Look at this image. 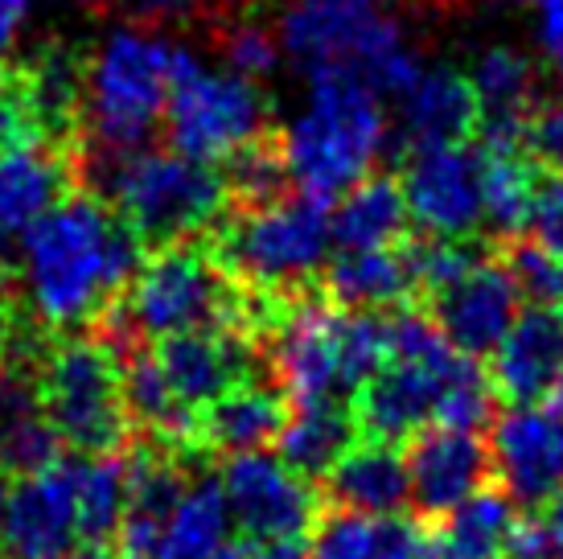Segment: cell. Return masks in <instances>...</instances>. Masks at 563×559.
I'll use <instances>...</instances> for the list:
<instances>
[{
  "mask_svg": "<svg viewBox=\"0 0 563 559\" xmlns=\"http://www.w3.org/2000/svg\"><path fill=\"white\" fill-rule=\"evenodd\" d=\"M75 559H141L132 556L128 547H108V544H91V547H79V556Z\"/></svg>",
  "mask_w": 563,
  "mask_h": 559,
  "instance_id": "7dc6e473",
  "label": "cell"
},
{
  "mask_svg": "<svg viewBox=\"0 0 563 559\" xmlns=\"http://www.w3.org/2000/svg\"><path fill=\"white\" fill-rule=\"evenodd\" d=\"M120 305L141 338L243 326V284L219 264L214 251L194 243L161 248L148 264H141Z\"/></svg>",
  "mask_w": 563,
  "mask_h": 559,
  "instance_id": "52a82bcc",
  "label": "cell"
},
{
  "mask_svg": "<svg viewBox=\"0 0 563 559\" xmlns=\"http://www.w3.org/2000/svg\"><path fill=\"white\" fill-rule=\"evenodd\" d=\"M25 17H30V0H0V66L9 63Z\"/></svg>",
  "mask_w": 563,
  "mask_h": 559,
  "instance_id": "7bdbcfd3",
  "label": "cell"
},
{
  "mask_svg": "<svg viewBox=\"0 0 563 559\" xmlns=\"http://www.w3.org/2000/svg\"><path fill=\"white\" fill-rule=\"evenodd\" d=\"M222 46V58H227V70H235L243 78H267L276 75V66H280V37L260 25V21H235V25H227L219 37Z\"/></svg>",
  "mask_w": 563,
  "mask_h": 559,
  "instance_id": "74e56055",
  "label": "cell"
},
{
  "mask_svg": "<svg viewBox=\"0 0 563 559\" xmlns=\"http://www.w3.org/2000/svg\"><path fill=\"white\" fill-rule=\"evenodd\" d=\"M555 559H563V551H560V556H555Z\"/></svg>",
  "mask_w": 563,
  "mask_h": 559,
  "instance_id": "11a10c76",
  "label": "cell"
},
{
  "mask_svg": "<svg viewBox=\"0 0 563 559\" xmlns=\"http://www.w3.org/2000/svg\"><path fill=\"white\" fill-rule=\"evenodd\" d=\"M325 296L338 309L354 313H387L407 305L416 293L407 251L399 248H371V251H342L321 276Z\"/></svg>",
  "mask_w": 563,
  "mask_h": 559,
  "instance_id": "484cf974",
  "label": "cell"
},
{
  "mask_svg": "<svg viewBox=\"0 0 563 559\" xmlns=\"http://www.w3.org/2000/svg\"><path fill=\"white\" fill-rule=\"evenodd\" d=\"M58 432L49 428L37 371L0 354V469L4 473H37L58 461Z\"/></svg>",
  "mask_w": 563,
  "mask_h": 559,
  "instance_id": "ffe728a7",
  "label": "cell"
},
{
  "mask_svg": "<svg viewBox=\"0 0 563 559\" xmlns=\"http://www.w3.org/2000/svg\"><path fill=\"white\" fill-rule=\"evenodd\" d=\"M82 547L79 490L70 461L25 473L9 490L0 511V556L4 559H66Z\"/></svg>",
  "mask_w": 563,
  "mask_h": 559,
  "instance_id": "7c38bea8",
  "label": "cell"
},
{
  "mask_svg": "<svg viewBox=\"0 0 563 559\" xmlns=\"http://www.w3.org/2000/svg\"><path fill=\"white\" fill-rule=\"evenodd\" d=\"M407 485L411 502L420 514H449L465 497L489 485L494 478V457L489 445L470 428H444L432 424L411 436L407 449Z\"/></svg>",
  "mask_w": 563,
  "mask_h": 559,
  "instance_id": "2e32d148",
  "label": "cell"
},
{
  "mask_svg": "<svg viewBox=\"0 0 563 559\" xmlns=\"http://www.w3.org/2000/svg\"><path fill=\"white\" fill-rule=\"evenodd\" d=\"M333 248L329 206L313 198H280L272 206L227 215L214 227L210 251L255 293H309Z\"/></svg>",
  "mask_w": 563,
  "mask_h": 559,
  "instance_id": "5b68a950",
  "label": "cell"
},
{
  "mask_svg": "<svg viewBox=\"0 0 563 559\" xmlns=\"http://www.w3.org/2000/svg\"><path fill=\"white\" fill-rule=\"evenodd\" d=\"M21 326V313H16V296H13V276L0 272V346L9 342V333Z\"/></svg>",
  "mask_w": 563,
  "mask_h": 559,
  "instance_id": "f6af8a7d",
  "label": "cell"
},
{
  "mask_svg": "<svg viewBox=\"0 0 563 559\" xmlns=\"http://www.w3.org/2000/svg\"><path fill=\"white\" fill-rule=\"evenodd\" d=\"M563 374V309L531 305L489 354V383L510 407L543 404Z\"/></svg>",
  "mask_w": 563,
  "mask_h": 559,
  "instance_id": "d6986e66",
  "label": "cell"
},
{
  "mask_svg": "<svg viewBox=\"0 0 563 559\" xmlns=\"http://www.w3.org/2000/svg\"><path fill=\"white\" fill-rule=\"evenodd\" d=\"M181 58H186V46L144 25L108 33L91 63L82 66L79 140H87V153H141L165 120V103H169Z\"/></svg>",
  "mask_w": 563,
  "mask_h": 559,
  "instance_id": "277c9868",
  "label": "cell"
},
{
  "mask_svg": "<svg viewBox=\"0 0 563 559\" xmlns=\"http://www.w3.org/2000/svg\"><path fill=\"white\" fill-rule=\"evenodd\" d=\"M527 231H531V239L539 243V248H548L551 255H560L563 260V173L539 177Z\"/></svg>",
  "mask_w": 563,
  "mask_h": 559,
  "instance_id": "ab89813d",
  "label": "cell"
},
{
  "mask_svg": "<svg viewBox=\"0 0 563 559\" xmlns=\"http://www.w3.org/2000/svg\"><path fill=\"white\" fill-rule=\"evenodd\" d=\"M186 465L181 452H169L161 445L132 452L128 461V511L120 523V547L132 556L153 559L161 544V530L169 523L173 506L186 494Z\"/></svg>",
  "mask_w": 563,
  "mask_h": 559,
  "instance_id": "7402d4cb",
  "label": "cell"
},
{
  "mask_svg": "<svg viewBox=\"0 0 563 559\" xmlns=\"http://www.w3.org/2000/svg\"><path fill=\"white\" fill-rule=\"evenodd\" d=\"M231 518L247 530L251 539H288L305 544L321 514V497L313 482L300 478L280 457L260 452H235L219 473Z\"/></svg>",
  "mask_w": 563,
  "mask_h": 559,
  "instance_id": "30bf717a",
  "label": "cell"
},
{
  "mask_svg": "<svg viewBox=\"0 0 563 559\" xmlns=\"http://www.w3.org/2000/svg\"><path fill=\"white\" fill-rule=\"evenodd\" d=\"M214 559H305L300 544L288 539H239V544H222V551Z\"/></svg>",
  "mask_w": 563,
  "mask_h": 559,
  "instance_id": "b9f144b4",
  "label": "cell"
},
{
  "mask_svg": "<svg viewBox=\"0 0 563 559\" xmlns=\"http://www.w3.org/2000/svg\"><path fill=\"white\" fill-rule=\"evenodd\" d=\"M79 173L103 186V198L136 231L144 248H177L194 234L214 231L231 215V189L219 165L186 153H79Z\"/></svg>",
  "mask_w": 563,
  "mask_h": 559,
  "instance_id": "3957f363",
  "label": "cell"
},
{
  "mask_svg": "<svg viewBox=\"0 0 563 559\" xmlns=\"http://www.w3.org/2000/svg\"><path fill=\"white\" fill-rule=\"evenodd\" d=\"M132 13L141 21H177V17H189L202 0H128Z\"/></svg>",
  "mask_w": 563,
  "mask_h": 559,
  "instance_id": "ee69618b",
  "label": "cell"
},
{
  "mask_svg": "<svg viewBox=\"0 0 563 559\" xmlns=\"http://www.w3.org/2000/svg\"><path fill=\"white\" fill-rule=\"evenodd\" d=\"M16 149H54L33 99L25 63L0 66V153H16Z\"/></svg>",
  "mask_w": 563,
  "mask_h": 559,
  "instance_id": "d590c367",
  "label": "cell"
},
{
  "mask_svg": "<svg viewBox=\"0 0 563 559\" xmlns=\"http://www.w3.org/2000/svg\"><path fill=\"white\" fill-rule=\"evenodd\" d=\"M404 198L411 222L437 239H473L482 231V149L428 144L407 149Z\"/></svg>",
  "mask_w": 563,
  "mask_h": 559,
  "instance_id": "8fae6325",
  "label": "cell"
},
{
  "mask_svg": "<svg viewBox=\"0 0 563 559\" xmlns=\"http://www.w3.org/2000/svg\"><path fill=\"white\" fill-rule=\"evenodd\" d=\"M75 4H95V0H75Z\"/></svg>",
  "mask_w": 563,
  "mask_h": 559,
  "instance_id": "db71d44e",
  "label": "cell"
},
{
  "mask_svg": "<svg viewBox=\"0 0 563 559\" xmlns=\"http://www.w3.org/2000/svg\"><path fill=\"white\" fill-rule=\"evenodd\" d=\"M354 4H378V0H354Z\"/></svg>",
  "mask_w": 563,
  "mask_h": 559,
  "instance_id": "f5cc1de1",
  "label": "cell"
},
{
  "mask_svg": "<svg viewBox=\"0 0 563 559\" xmlns=\"http://www.w3.org/2000/svg\"><path fill=\"white\" fill-rule=\"evenodd\" d=\"M407 222V198L404 186L395 177H362L358 186H350L338 198L329 215L333 243L342 251H371V248H395L404 239Z\"/></svg>",
  "mask_w": 563,
  "mask_h": 559,
  "instance_id": "83f0119b",
  "label": "cell"
},
{
  "mask_svg": "<svg viewBox=\"0 0 563 559\" xmlns=\"http://www.w3.org/2000/svg\"><path fill=\"white\" fill-rule=\"evenodd\" d=\"M37 391L46 407L49 428L63 445L82 457L120 452L128 445V407L120 358L99 338L70 333L63 342H49L37 358Z\"/></svg>",
  "mask_w": 563,
  "mask_h": 559,
  "instance_id": "8992f818",
  "label": "cell"
},
{
  "mask_svg": "<svg viewBox=\"0 0 563 559\" xmlns=\"http://www.w3.org/2000/svg\"><path fill=\"white\" fill-rule=\"evenodd\" d=\"M284 419H288V395L272 387L264 379H247L219 395L210 407L198 416V436L202 449L214 452H260L272 440H280Z\"/></svg>",
  "mask_w": 563,
  "mask_h": 559,
  "instance_id": "cb8c5ba5",
  "label": "cell"
},
{
  "mask_svg": "<svg viewBox=\"0 0 563 559\" xmlns=\"http://www.w3.org/2000/svg\"><path fill=\"white\" fill-rule=\"evenodd\" d=\"M482 103L470 75L453 66H428L416 87L404 95V140L407 149L428 144H465L477 132Z\"/></svg>",
  "mask_w": 563,
  "mask_h": 559,
  "instance_id": "603a6c76",
  "label": "cell"
},
{
  "mask_svg": "<svg viewBox=\"0 0 563 559\" xmlns=\"http://www.w3.org/2000/svg\"><path fill=\"white\" fill-rule=\"evenodd\" d=\"M70 469H75V490H79L82 547L111 544L128 511V461L115 452H99V457L79 452V461H70Z\"/></svg>",
  "mask_w": 563,
  "mask_h": 559,
  "instance_id": "f546056e",
  "label": "cell"
},
{
  "mask_svg": "<svg viewBox=\"0 0 563 559\" xmlns=\"http://www.w3.org/2000/svg\"><path fill=\"white\" fill-rule=\"evenodd\" d=\"M214 4H243V0H214Z\"/></svg>",
  "mask_w": 563,
  "mask_h": 559,
  "instance_id": "f907efd6",
  "label": "cell"
},
{
  "mask_svg": "<svg viewBox=\"0 0 563 559\" xmlns=\"http://www.w3.org/2000/svg\"><path fill=\"white\" fill-rule=\"evenodd\" d=\"M461 350H440L432 358H387V366L354 395L358 432L371 440H404L437 424L444 374Z\"/></svg>",
  "mask_w": 563,
  "mask_h": 559,
  "instance_id": "9a60e30c",
  "label": "cell"
},
{
  "mask_svg": "<svg viewBox=\"0 0 563 559\" xmlns=\"http://www.w3.org/2000/svg\"><path fill=\"white\" fill-rule=\"evenodd\" d=\"M470 83L477 91L482 116H527L534 108L539 70L527 54H518L510 46H494L477 58Z\"/></svg>",
  "mask_w": 563,
  "mask_h": 559,
  "instance_id": "d6a6232c",
  "label": "cell"
},
{
  "mask_svg": "<svg viewBox=\"0 0 563 559\" xmlns=\"http://www.w3.org/2000/svg\"><path fill=\"white\" fill-rule=\"evenodd\" d=\"M432 535L407 514H354L333 511L317 523L309 559H428Z\"/></svg>",
  "mask_w": 563,
  "mask_h": 559,
  "instance_id": "d4e9b609",
  "label": "cell"
},
{
  "mask_svg": "<svg viewBox=\"0 0 563 559\" xmlns=\"http://www.w3.org/2000/svg\"><path fill=\"white\" fill-rule=\"evenodd\" d=\"M522 156L539 173H563V99H534L522 124Z\"/></svg>",
  "mask_w": 563,
  "mask_h": 559,
  "instance_id": "f35d334b",
  "label": "cell"
},
{
  "mask_svg": "<svg viewBox=\"0 0 563 559\" xmlns=\"http://www.w3.org/2000/svg\"><path fill=\"white\" fill-rule=\"evenodd\" d=\"M75 177H79V161L63 149L0 153V272L13 276L21 234L63 202Z\"/></svg>",
  "mask_w": 563,
  "mask_h": 559,
  "instance_id": "ac0fdd59",
  "label": "cell"
},
{
  "mask_svg": "<svg viewBox=\"0 0 563 559\" xmlns=\"http://www.w3.org/2000/svg\"><path fill=\"white\" fill-rule=\"evenodd\" d=\"M501 264L515 280L518 296L527 305H548L563 309V260L539 248L534 239H506L501 243Z\"/></svg>",
  "mask_w": 563,
  "mask_h": 559,
  "instance_id": "8d00e7d4",
  "label": "cell"
},
{
  "mask_svg": "<svg viewBox=\"0 0 563 559\" xmlns=\"http://www.w3.org/2000/svg\"><path fill=\"white\" fill-rule=\"evenodd\" d=\"M144 243L103 198L66 194L16 243L25 305L46 329L99 321L141 272Z\"/></svg>",
  "mask_w": 563,
  "mask_h": 559,
  "instance_id": "6da1fadb",
  "label": "cell"
},
{
  "mask_svg": "<svg viewBox=\"0 0 563 559\" xmlns=\"http://www.w3.org/2000/svg\"><path fill=\"white\" fill-rule=\"evenodd\" d=\"M231 506L219 478H198L186 485L181 502L173 506L169 523L161 530L153 559H214L231 535Z\"/></svg>",
  "mask_w": 563,
  "mask_h": 559,
  "instance_id": "f1b7e54d",
  "label": "cell"
},
{
  "mask_svg": "<svg viewBox=\"0 0 563 559\" xmlns=\"http://www.w3.org/2000/svg\"><path fill=\"white\" fill-rule=\"evenodd\" d=\"M325 490L333 511L354 514H399L411 502L407 461L391 440H354L342 461L325 473Z\"/></svg>",
  "mask_w": 563,
  "mask_h": 559,
  "instance_id": "44dd1931",
  "label": "cell"
},
{
  "mask_svg": "<svg viewBox=\"0 0 563 559\" xmlns=\"http://www.w3.org/2000/svg\"><path fill=\"white\" fill-rule=\"evenodd\" d=\"M494 4H522V0H494Z\"/></svg>",
  "mask_w": 563,
  "mask_h": 559,
  "instance_id": "816d5d0a",
  "label": "cell"
},
{
  "mask_svg": "<svg viewBox=\"0 0 563 559\" xmlns=\"http://www.w3.org/2000/svg\"><path fill=\"white\" fill-rule=\"evenodd\" d=\"M551 407L563 412V374H560V383H555V391H551Z\"/></svg>",
  "mask_w": 563,
  "mask_h": 559,
  "instance_id": "c3c4849f",
  "label": "cell"
},
{
  "mask_svg": "<svg viewBox=\"0 0 563 559\" xmlns=\"http://www.w3.org/2000/svg\"><path fill=\"white\" fill-rule=\"evenodd\" d=\"M358 440V416L350 399H313L292 404L280 432V461L292 465L300 478H325L342 461V452Z\"/></svg>",
  "mask_w": 563,
  "mask_h": 559,
  "instance_id": "4316f807",
  "label": "cell"
},
{
  "mask_svg": "<svg viewBox=\"0 0 563 559\" xmlns=\"http://www.w3.org/2000/svg\"><path fill=\"white\" fill-rule=\"evenodd\" d=\"M518 288L501 260H482L465 276L432 296V321L453 350L470 358H489L518 317Z\"/></svg>",
  "mask_w": 563,
  "mask_h": 559,
  "instance_id": "e0dca14e",
  "label": "cell"
},
{
  "mask_svg": "<svg viewBox=\"0 0 563 559\" xmlns=\"http://www.w3.org/2000/svg\"><path fill=\"white\" fill-rule=\"evenodd\" d=\"M539 46L548 54V63L563 75V0H539Z\"/></svg>",
  "mask_w": 563,
  "mask_h": 559,
  "instance_id": "60d3db41",
  "label": "cell"
},
{
  "mask_svg": "<svg viewBox=\"0 0 563 559\" xmlns=\"http://www.w3.org/2000/svg\"><path fill=\"white\" fill-rule=\"evenodd\" d=\"M153 358L169 379L173 395L198 416L231 387L260 379V338L243 326L173 333V338H161Z\"/></svg>",
  "mask_w": 563,
  "mask_h": 559,
  "instance_id": "5bb4252c",
  "label": "cell"
},
{
  "mask_svg": "<svg viewBox=\"0 0 563 559\" xmlns=\"http://www.w3.org/2000/svg\"><path fill=\"white\" fill-rule=\"evenodd\" d=\"M548 530H551V539H555V547L563 551V490L555 497H551V506H548Z\"/></svg>",
  "mask_w": 563,
  "mask_h": 559,
  "instance_id": "bcb514c9",
  "label": "cell"
},
{
  "mask_svg": "<svg viewBox=\"0 0 563 559\" xmlns=\"http://www.w3.org/2000/svg\"><path fill=\"white\" fill-rule=\"evenodd\" d=\"M498 490L522 511H548L563 490V412L518 404L501 412L489 436Z\"/></svg>",
  "mask_w": 563,
  "mask_h": 559,
  "instance_id": "4fadbf2b",
  "label": "cell"
},
{
  "mask_svg": "<svg viewBox=\"0 0 563 559\" xmlns=\"http://www.w3.org/2000/svg\"><path fill=\"white\" fill-rule=\"evenodd\" d=\"M305 75L309 103L276 144L300 198L329 206L362 177H371L387 149V111L375 87L345 66H321Z\"/></svg>",
  "mask_w": 563,
  "mask_h": 559,
  "instance_id": "7a4b0ae2",
  "label": "cell"
},
{
  "mask_svg": "<svg viewBox=\"0 0 563 559\" xmlns=\"http://www.w3.org/2000/svg\"><path fill=\"white\" fill-rule=\"evenodd\" d=\"M539 169L522 153H482V227L506 239L531 222Z\"/></svg>",
  "mask_w": 563,
  "mask_h": 559,
  "instance_id": "4dcf8cb0",
  "label": "cell"
},
{
  "mask_svg": "<svg viewBox=\"0 0 563 559\" xmlns=\"http://www.w3.org/2000/svg\"><path fill=\"white\" fill-rule=\"evenodd\" d=\"M227 165V189H231V202L239 210H255V206H272L284 198V189L292 186L288 182V169H284V156L276 136H260L255 144L239 149Z\"/></svg>",
  "mask_w": 563,
  "mask_h": 559,
  "instance_id": "836d02e7",
  "label": "cell"
},
{
  "mask_svg": "<svg viewBox=\"0 0 563 559\" xmlns=\"http://www.w3.org/2000/svg\"><path fill=\"white\" fill-rule=\"evenodd\" d=\"M407 264H411V280H416V293H428V300L437 293H444L449 284L473 272V267L489 260V248L477 239H416L407 243Z\"/></svg>",
  "mask_w": 563,
  "mask_h": 559,
  "instance_id": "e575fe53",
  "label": "cell"
},
{
  "mask_svg": "<svg viewBox=\"0 0 563 559\" xmlns=\"http://www.w3.org/2000/svg\"><path fill=\"white\" fill-rule=\"evenodd\" d=\"M4 497H9V482H4V469H0V511H4Z\"/></svg>",
  "mask_w": 563,
  "mask_h": 559,
  "instance_id": "681fc988",
  "label": "cell"
},
{
  "mask_svg": "<svg viewBox=\"0 0 563 559\" xmlns=\"http://www.w3.org/2000/svg\"><path fill=\"white\" fill-rule=\"evenodd\" d=\"M515 523V502L501 494L498 485H485L473 497H465L456 511L444 514V530L437 539L465 559H501Z\"/></svg>",
  "mask_w": 563,
  "mask_h": 559,
  "instance_id": "1f68e13d",
  "label": "cell"
},
{
  "mask_svg": "<svg viewBox=\"0 0 563 559\" xmlns=\"http://www.w3.org/2000/svg\"><path fill=\"white\" fill-rule=\"evenodd\" d=\"M272 342V366L276 383L288 395V404H313V399H350L342 374V309L333 300H317L297 293L276 326L267 329Z\"/></svg>",
  "mask_w": 563,
  "mask_h": 559,
  "instance_id": "9c48e42d",
  "label": "cell"
},
{
  "mask_svg": "<svg viewBox=\"0 0 563 559\" xmlns=\"http://www.w3.org/2000/svg\"><path fill=\"white\" fill-rule=\"evenodd\" d=\"M165 132L173 153L222 165L239 149L267 136V99L251 78L235 70H206L186 50L165 103Z\"/></svg>",
  "mask_w": 563,
  "mask_h": 559,
  "instance_id": "ba28073f",
  "label": "cell"
}]
</instances>
